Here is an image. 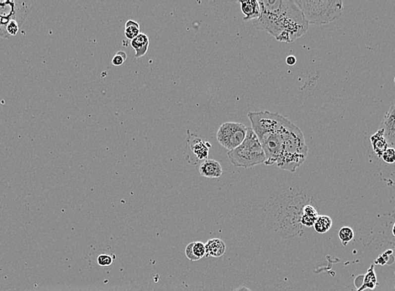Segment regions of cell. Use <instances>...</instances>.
<instances>
[{
	"mask_svg": "<svg viewBox=\"0 0 395 291\" xmlns=\"http://www.w3.org/2000/svg\"><path fill=\"white\" fill-rule=\"evenodd\" d=\"M290 123V120L285 118L281 124L275 129L257 136L265 153L266 165L276 164L282 154L284 146L285 132Z\"/></svg>",
	"mask_w": 395,
	"mask_h": 291,
	"instance_id": "5",
	"label": "cell"
},
{
	"mask_svg": "<svg viewBox=\"0 0 395 291\" xmlns=\"http://www.w3.org/2000/svg\"><path fill=\"white\" fill-rule=\"evenodd\" d=\"M247 129V127L240 123L226 122L219 128L217 140L224 148L231 151L243 143Z\"/></svg>",
	"mask_w": 395,
	"mask_h": 291,
	"instance_id": "7",
	"label": "cell"
},
{
	"mask_svg": "<svg viewBox=\"0 0 395 291\" xmlns=\"http://www.w3.org/2000/svg\"><path fill=\"white\" fill-rule=\"evenodd\" d=\"M353 231L351 228H348V227H344L339 232V238H340V241H341L344 246L347 245V243L351 241V239H353Z\"/></svg>",
	"mask_w": 395,
	"mask_h": 291,
	"instance_id": "19",
	"label": "cell"
},
{
	"mask_svg": "<svg viewBox=\"0 0 395 291\" xmlns=\"http://www.w3.org/2000/svg\"><path fill=\"white\" fill-rule=\"evenodd\" d=\"M296 61H297V59H296L294 55H288V56L286 58V63H287V65H289V66H293V65L296 63Z\"/></svg>",
	"mask_w": 395,
	"mask_h": 291,
	"instance_id": "24",
	"label": "cell"
},
{
	"mask_svg": "<svg viewBox=\"0 0 395 291\" xmlns=\"http://www.w3.org/2000/svg\"><path fill=\"white\" fill-rule=\"evenodd\" d=\"M308 154L304 135L301 130L291 122L285 132L284 146L276 165L282 170L295 172L304 162Z\"/></svg>",
	"mask_w": 395,
	"mask_h": 291,
	"instance_id": "2",
	"label": "cell"
},
{
	"mask_svg": "<svg viewBox=\"0 0 395 291\" xmlns=\"http://www.w3.org/2000/svg\"><path fill=\"white\" fill-rule=\"evenodd\" d=\"M149 44V37L146 34L140 33L136 38L133 39L130 42V45L133 49H135V58H140L146 55Z\"/></svg>",
	"mask_w": 395,
	"mask_h": 291,
	"instance_id": "14",
	"label": "cell"
},
{
	"mask_svg": "<svg viewBox=\"0 0 395 291\" xmlns=\"http://www.w3.org/2000/svg\"><path fill=\"white\" fill-rule=\"evenodd\" d=\"M205 255L219 258L226 253V246L224 241L220 239H210L205 243Z\"/></svg>",
	"mask_w": 395,
	"mask_h": 291,
	"instance_id": "13",
	"label": "cell"
},
{
	"mask_svg": "<svg viewBox=\"0 0 395 291\" xmlns=\"http://www.w3.org/2000/svg\"><path fill=\"white\" fill-rule=\"evenodd\" d=\"M187 258L192 262L199 260L205 255V245L202 242H190L185 249Z\"/></svg>",
	"mask_w": 395,
	"mask_h": 291,
	"instance_id": "15",
	"label": "cell"
},
{
	"mask_svg": "<svg viewBox=\"0 0 395 291\" xmlns=\"http://www.w3.org/2000/svg\"><path fill=\"white\" fill-rule=\"evenodd\" d=\"M31 4L30 1H0V38H9L6 27L12 20L23 25Z\"/></svg>",
	"mask_w": 395,
	"mask_h": 291,
	"instance_id": "6",
	"label": "cell"
},
{
	"mask_svg": "<svg viewBox=\"0 0 395 291\" xmlns=\"http://www.w3.org/2000/svg\"><path fill=\"white\" fill-rule=\"evenodd\" d=\"M252 291L250 290V289L246 288L245 286H240L239 288L235 289V291Z\"/></svg>",
	"mask_w": 395,
	"mask_h": 291,
	"instance_id": "25",
	"label": "cell"
},
{
	"mask_svg": "<svg viewBox=\"0 0 395 291\" xmlns=\"http://www.w3.org/2000/svg\"><path fill=\"white\" fill-rule=\"evenodd\" d=\"M140 33H141L140 25L136 21L133 19H129L127 22L125 23L124 36L128 40H130V42L132 41L133 39L136 38Z\"/></svg>",
	"mask_w": 395,
	"mask_h": 291,
	"instance_id": "18",
	"label": "cell"
},
{
	"mask_svg": "<svg viewBox=\"0 0 395 291\" xmlns=\"http://www.w3.org/2000/svg\"><path fill=\"white\" fill-rule=\"evenodd\" d=\"M241 11L244 14V20H255L261 15V6L259 1L250 0V1H240Z\"/></svg>",
	"mask_w": 395,
	"mask_h": 291,
	"instance_id": "11",
	"label": "cell"
},
{
	"mask_svg": "<svg viewBox=\"0 0 395 291\" xmlns=\"http://www.w3.org/2000/svg\"><path fill=\"white\" fill-rule=\"evenodd\" d=\"M295 3L309 25L329 24L340 17L343 8V2L340 0H295Z\"/></svg>",
	"mask_w": 395,
	"mask_h": 291,
	"instance_id": "3",
	"label": "cell"
},
{
	"mask_svg": "<svg viewBox=\"0 0 395 291\" xmlns=\"http://www.w3.org/2000/svg\"><path fill=\"white\" fill-rule=\"evenodd\" d=\"M112 262H113V259L111 256L107 255V254H101L98 258V264L101 266H109L112 264Z\"/></svg>",
	"mask_w": 395,
	"mask_h": 291,
	"instance_id": "23",
	"label": "cell"
},
{
	"mask_svg": "<svg viewBox=\"0 0 395 291\" xmlns=\"http://www.w3.org/2000/svg\"><path fill=\"white\" fill-rule=\"evenodd\" d=\"M230 162L235 167L249 168L266 162V155L257 135L248 128L246 139L237 148L227 153Z\"/></svg>",
	"mask_w": 395,
	"mask_h": 291,
	"instance_id": "4",
	"label": "cell"
},
{
	"mask_svg": "<svg viewBox=\"0 0 395 291\" xmlns=\"http://www.w3.org/2000/svg\"><path fill=\"white\" fill-rule=\"evenodd\" d=\"M20 26H21V25L17 22L16 20H12V21L8 23L7 27H6V31H7L8 36L9 37L16 36V34L20 31Z\"/></svg>",
	"mask_w": 395,
	"mask_h": 291,
	"instance_id": "20",
	"label": "cell"
},
{
	"mask_svg": "<svg viewBox=\"0 0 395 291\" xmlns=\"http://www.w3.org/2000/svg\"><path fill=\"white\" fill-rule=\"evenodd\" d=\"M380 128L384 129V137L390 147L392 148L395 146V104L390 107L384 116V121Z\"/></svg>",
	"mask_w": 395,
	"mask_h": 291,
	"instance_id": "9",
	"label": "cell"
},
{
	"mask_svg": "<svg viewBox=\"0 0 395 291\" xmlns=\"http://www.w3.org/2000/svg\"><path fill=\"white\" fill-rule=\"evenodd\" d=\"M332 226V220L328 216H319L316 222L314 224L315 229L319 234H325L331 229Z\"/></svg>",
	"mask_w": 395,
	"mask_h": 291,
	"instance_id": "17",
	"label": "cell"
},
{
	"mask_svg": "<svg viewBox=\"0 0 395 291\" xmlns=\"http://www.w3.org/2000/svg\"><path fill=\"white\" fill-rule=\"evenodd\" d=\"M371 144L373 146V149L377 156L381 158L382 154L390 148L387 140L384 137V129H380L371 137Z\"/></svg>",
	"mask_w": 395,
	"mask_h": 291,
	"instance_id": "12",
	"label": "cell"
},
{
	"mask_svg": "<svg viewBox=\"0 0 395 291\" xmlns=\"http://www.w3.org/2000/svg\"><path fill=\"white\" fill-rule=\"evenodd\" d=\"M127 59V55L124 51H118L116 55L113 56L112 59V64L113 66H119L124 63V61Z\"/></svg>",
	"mask_w": 395,
	"mask_h": 291,
	"instance_id": "21",
	"label": "cell"
},
{
	"mask_svg": "<svg viewBox=\"0 0 395 291\" xmlns=\"http://www.w3.org/2000/svg\"><path fill=\"white\" fill-rule=\"evenodd\" d=\"M393 234L395 236V225H394V228H393Z\"/></svg>",
	"mask_w": 395,
	"mask_h": 291,
	"instance_id": "26",
	"label": "cell"
},
{
	"mask_svg": "<svg viewBox=\"0 0 395 291\" xmlns=\"http://www.w3.org/2000/svg\"><path fill=\"white\" fill-rule=\"evenodd\" d=\"M318 217H319V216H318L317 212H316L315 207H313L310 205H307V206H304V210H303L301 223L304 224V226H307V227H311V226L315 224Z\"/></svg>",
	"mask_w": 395,
	"mask_h": 291,
	"instance_id": "16",
	"label": "cell"
},
{
	"mask_svg": "<svg viewBox=\"0 0 395 291\" xmlns=\"http://www.w3.org/2000/svg\"><path fill=\"white\" fill-rule=\"evenodd\" d=\"M382 159H384V162L388 164H393L395 162V149L394 148H388L384 154H382Z\"/></svg>",
	"mask_w": 395,
	"mask_h": 291,
	"instance_id": "22",
	"label": "cell"
},
{
	"mask_svg": "<svg viewBox=\"0 0 395 291\" xmlns=\"http://www.w3.org/2000/svg\"><path fill=\"white\" fill-rule=\"evenodd\" d=\"M211 147L210 142L195 134L189 135L186 141V154H189L187 155V159L191 163H194V161L199 162L202 160L205 161L209 156Z\"/></svg>",
	"mask_w": 395,
	"mask_h": 291,
	"instance_id": "8",
	"label": "cell"
},
{
	"mask_svg": "<svg viewBox=\"0 0 395 291\" xmlns=\"http://www.w3.org/2000/svg\"><path fill=\"white\" fill-rule=\"evenodd\" d=\"M259 4L261 15L253 20V25L277 41L290 43L309 31V24L295 1L264 0L259 1Z\"/></svg>",
	"mask_w": 395,
	"mask_h": 291,
	"instance_id": "1",
	"label": "cell"
},
{
	"mask_svg": "<svg viewBox=\"0 0 395 291\" xmlns=\"http://www.w3.org/2000/svg\"><path fill=\"white\" fill-rule=\"evenodd\" d=\"M199 171L200 176L210 179L220 178L223 174L222 166L216 159H205L199 165Z\"/></svg>",
	"mask_w": 395,
	"mask_h": 291,
	"instance_id": "10",
	"label": "cell"
}]
</instances>
